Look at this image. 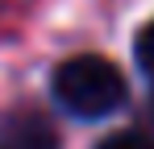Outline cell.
Here are the masks:
<instances>
[{"label":"cell","mask_w":154,"mask_h":149,"mask_svg":"<svg viewBox=\"0 0 154 149\" xmlns=\"http://www.w3.org/2000/svg\"><path fill=\"white\" fill-rule=\"evenodd\" d=\"M150 120H154V95H150Z\"/></svg>","instance_id":"5"},{"label":"cell","mask_w":154,"mask_h":149,"mask_svg":"<svg viewBox=\"0 0 154 149\" xmlns=\"http://www.w3.org/2000/svg\"><path fill=\"white\" fill-rule=\"evenodd\" d=\"M8 145L13 149H54V133L42 116H17V120H8Z\"/></svg>","instance_id":"2"},{"label":"cell","mask_w":154,"mask_h":149,"mask_svg":"<svg viewBox=\"0 0 154 149\" xmlns=\"http://www.w3.org/2000/svg\"><path fill=\"white\" fill-rule=\"evenodd\" d=\"M133 54H137V66L154 79V21L137 33V42H133Z\"/></svg>","instance_id":"4"},{"label":"cell","mask_w":154,"mask_h":149,"mask_svg":"<svg viewBox=\"0 0 154 149\" xmlns=\"http://www.w3.org/2000/svg\"><path fill=\"white\" fill-rule=\"evenodd\" d=\"M96 149H154V141L146 133H133V128H121V133H112V137H104Z\"/></svg>","instance_id":"3"},{"label":"cell","mask_w":154,"mask_h":149,"mask_svg":"<svg viewBox=\"0 0 154 149\" xmlns=\"http://www.w3.org/2000/svg\"><path fill=\"white\" fill-rule=\"evenodd\" d=\"M50 91H54V104L79 120H104L117 108H125V95H129L121 66L100 54H75V58L58 62Z\"/></svg>","instance_id":"1"}]
</instances>
